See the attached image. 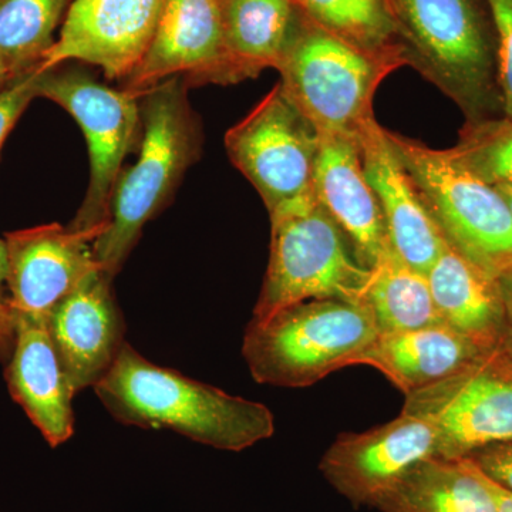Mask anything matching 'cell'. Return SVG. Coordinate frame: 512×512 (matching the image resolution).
<instances>
[{"mask_svg": "<svg viewBox=\"0 0 512 512\" xmlns=\"http://www.w3.org/2000/svg\"><path fill=\"white\" fill-rule=\"evenodd\" d=\"M94 392L121 424L171 430L217 450L242 451L275 433L265 404L158 366L127 342Z\"/></svg>", "mask_w": 512, "mask_h": 512, "instance_id": "1", "label": "cell"}, {"mask_svg": "<svg viewBox=\"0 0 512 512\" xmlns=\"http://www.w3.org/2000/svg\"><path fill=\"white\" fill-rule=\"evenodd\" d=\"M183 77H171L141 93L143 136L136 163L121 171L109 227L94 242L101 272L114 279L136 247L147 222L171 202L185 173L201 157L204 133Z\"/></svg>", "mask_w": 512, "mask_h": 512, "instance_id": "2", "label": "cell"}, {"mask_svg": "<svg viewBox=\"0 0 512 512\" xmlns=\"http://www.w3.org/2000/svg\"><path fill=\"white\" fill-rule=\"evenodd\" d=\"M396 15L407 66L446 94L467 123L504 116L488 0H396Z\"/></svg>", "mask_w": 512, "mask_h": 512, "instance_id": "3", "label": "cell"}, {"mask_svg": "<svg viewBox=\"0 0 512 512\" xmlns=\"http://www.w3.org/2000/svg\"><path fill=\"white\" fill-rule=\"evenodd\" d=\"M379 335L363 299H311L251 319L242 356L256 382L299 389L356 366Z\"/></svg>", "mask_w": 512, "mask_h": 512, "instance_id": "4", "label": "cell"}, {"mask_svg": "<svg viewBox=\"0 0 512 512\" xmlns=\"http://www.w3.org/2000/svg\"><path fill=\"white\" fill-rule=\"evenodd\" d=\"M400 67L333 36L299 10L276 70L281 74L282 92L320 137L359 140L366 124L376 119L377 89Z\"/></svg>", "mask_w": 512, "mask_h": 512, "instance_id": "5", "label": "cell"}, {"mask_svg": "<svg viewBox=\"0 0 512 512\" xmlns=\"http://www.w3.org/2000/svg\"><path fill=\"white\" fill-rule=\"evenodd\" d=\"M271 217V252L252 319L311 299L362 301L372 271L357 261L339 225L313 190Z\"/></svg>", "mask_w": 512, "mask_h": 512, "instance_id": "6", "label": "cell"}, {"mask_svg": "<svg viewBox=\"0 0 512 512\" xmlns=\"http://www.w3.org/2000/svg\"><path fill=\"white\" fill-rule=\"evenodd\" d=\"M387 137L447 244L495 279L510 272L512 214L497 188L454 148L436 150L389 130Z\"/></svg>", "mask_w": 512, "mask_h": 512, "instance_id": "7", "label": "cell"}, {"mask_svg": "<svg viewBox=\"0 0 512 512\" xmlns=\"http://www.w3.org/2000/svg\"><path fill=\"white\" fill-rule=\"evenodd\" d=\"M36 90L37 97L59 104L82 128L89 150V187L67 227L99 238L109 227L111 200L124 161L140 147L141 94L114 89L86 64L76 62L39 72Z\"/></svg>", "mask_w": 512, "mask_h": 512, "instance_id": "8", "label": "cell"}, {"mask_svg": "<svg viewBox=\"0 0 512 512\" xmlns=\"http://www.w3.org/2000/svg\"><path fill=\"white\" fill-rule=\"evenodd\" d=\"M320 136L279 83L225 134L231 163L254 185L266 210L313 190Z\"/></svg>", "mask_w": 512, "mask_h": 512, "instance_id": "9", "label": "cell"}, {"mask_svg": "<svg viewBox=\"0 0 512 512\" xmlns=\"http://www.w3.org/2000/svg\"><path fill=\"white\" fill-rule=\"evenodd\" d=\"M403 410L436 426L443 458L512 440V357L503 345L485 350L453 376L407 394Z\"/></svg>", "mask_w": 512, "mask_h": 512, "instance_id": "10", "label": "cell"}, {"mask_svg": "<svg viewBox=\"0 0 512 512\" xmlns=\"http://www.w3.org/2000/svg\"><path fill=\"white\" fill-rule=\"evenodd\" d=\"M165 0H74L39 72L76 62L123 83L156 35Z\"/></svg>", "mask_w": 512, "mask_h": 512, "instance_id": "11", "label": "cell"}, {"mask_svg": "<svg viewBox=\"0 0 512 512\" xmlns=\"http://www.w3.org/2000/svg\"><path fill=\"white\" fill-rule=\"evenodd\" d=\"M433 457H440L436 426L426 417L402 410L382 426L340 434L320 468L353 503L376 505L412 468Z\"/></svg>", "mask_w": 512, "mask_h": 512, "instance_id": "12", "label": "cell"}, {"mask_svg": "<svg viewBox=\"0 0 512 512\" xmlns=\"http://www.w3.org/2000/svg\"><path fill=\"white\" fill-rule=\"evenodd\" d=\"M96 239L97 235L60 224L8 232L6 285L12 318L47 322L64 298L87 276L99 271L94 255Z\"/></svg>", "mask_w": 512, "mask_h": 512, "instance_id": "13", "label": "cell"}, {"mask_svg": "<svg viewBox=\"0 0 512 512\" xmlns=\"http://www.w3.org/2000/svg\"><path fill=\"white\" fill-rule=\"evenodd\" d=\"M171 77L231 84L218 0H165L153 42L121 89L141 94Z\"/></svg>", "mask_w": 512, "mask_h": 512, "instance_id": "14", "label": "cell"}, {"mask_svg": "<svg viewBox=\"0 0 512 512\" xmlns=\"http://www.w3.org/2000/svg\"><path fill=\"white\" fill-rule=\"evenodd\" d=\"M103 272L87 276L47 319L50 335L76 393L107 375L123 349L126 323Z\"/></svg>", "mask_w": 512, "mask_h": 512, "instance_id": "15", "label": "cell"}, {"mask_svg": "<svg viewBox=\"0 0 512 512\" xmlns=\"http://www.w3.org/2000/svg\"><path fill=\"white\" fill-rule=\"evenodd\" d=\"M367 183L379 201L390 244L406 264L427 275L446 247L416 184L397 156L387 130L370 120L359 137Z\"/></svg>", "mask_w": 512, "mask_h": 512, "instance_id": "16", "label": "cell"}, {"mask_svg": "<svg viewBox=\"0 0 512 512\" xmlns=\"http://www.w3.org/2000/svg\"><path fill=\"white\" fill-rule=\"evenodd\" d=\"M15 342L6 363V382L13 400L25 410L50 447L74 433L72 382L45 320L13 318Z\"/></svg>", "mask_w": 512, "mask_h": 512, "instance_id": "17", "label": "cell"}, {"mask_svg": "<svg viewBox=\"0 0 512 512\" xmlns=\"http://www.w3.org/2000/svg\"><path fill=\"white\" fill-rule=\"evenodd\" d=\"M313 194L348 238L357 261L372 271L390 239L379 201L367 183L359 140L320 137Z\"/></svg>", "mask_w": 512, "mask_h": 512, "instance_id": "18", "label": "cell"}, {"mask_svg": "<svg viewBox=\"0 0 512 512\" xmlns=\"http://www.w3.org/2000/svg\"><path fill=\"white\" fill-rule=\"evenodd\" d=\"M484 352L466 336L437 323L382 333L356 365L375 367L407 396L453 376Z\"/></svg>", "mask_w": 512, "mask_h": 512, "instance_id": "19", "label": "cell"}, {"mask_svg": "<svg viewBox=\"0 0 512 512\" xmlns=\"http://www.w3.org/2000/svg\"><path fill=\"white\" fill-rule=\"evenodd\" d=\"M427 279L439 318L481 349L503 343L505 308L498 279L446 244Z\"/></svg>", "mask_w": 512, "mask_h": 512, "instance_id": "20", "label": "cell"}, {"mask_svg": "<svg viewBox=\"0 0 512 512\" xmlns=\"http://www.w3.org/2000/svg\"><path fill=\"white\" fill-rule=\"evenodd\" d=\"M231 84L276 69L295 29L292 0H218Z\"/></svg>", "mask_w": 512, "mask_h": 512, "instance_id": "21", "label": "cell"}, {"mask_svg": "<svg viewBox=\"0 0 512 512\" xmlns=\"http://www.w3.org/2000/svg\"><path fill=\"white\" fill-rule=\"evenodd\" d=\"M383 512H497L490 480L470 458L417 464L376 503Z\"/></svg>", "mask_w": 512, "mask_h": 512, "instance_id": "22", "label": "cell"}, {"mask_svg": "<svg viewBox=\"0 0 512 512\" xmlns=\"http://www.w3.org/2000/svg\"><path fill=\"white\" fill-rule=\"evenodd\" d=\"M363 301L372 311L380 335L443 323L427 275L406 264L392 244L372 269Z\"/></svg>", "mask_w": 512, "mask_h": 512, "instance_id": "23", "label": "cell"}, {"mask_svg": "<svg viewBox=\"0 0 512 512\" xmlns=\"http://www.w3.org/2000/svg\"><path fill=\"white\" fill-rule=\"evenodd\" d=\"M313 23L369 55L407 66L392 0H292Z\"/></svg>", "mask_w": 512, "mask_h": 512, "instance_id": "24", "label": "cell"}, {"mask_svg": "<svg viewBox=\"0 0 512 512\" xmlns=\"http://www.w3.org/2000/svg\"><path fill=\"white\" fill-rule=\"evenodd\" d=\"M74 0H0V56L10 77L39 70Z\"/></svg>", "mask_w": 512, "mask_h": 512, "instance_id": "25", "label": "cell"}, {"mask_svg": "<svg viewBox=\"0 0 512 512\" xmlns=\"http://www.w3.org/2000/svg\"><path fill=\"white\" fill-rule=\"evenodd\" d=\"M453 148L487 183L512 185V119L466 121Z\"/></svg>", "mask_w": 512, "mask_h": 512, "instance_id": "26", "label": "cell"}, {"mask_svg": "<svg viewBox=\"0 0 512 512\" xmlns=\"http://www.w3.org/2000/svg\"><path fill=\"white\" fill-rule=\"evenodd\" d=\"M493 12L498 47V77L504 116L512 119V0H488Z\"/></svg>", "mask_w": 512, "mask_h": 512, "instance_id": "27", "label": "cell"}, {"mask_svg": "<svg viewBox=\"0 0 512 512\" xmlns=\"http://www.w3.org/2000/svg\"><path fill=\"white\" fill-rule=\"evenodd\" d=\"M37 76L39 70H33L0 83V148L23 111L37 99Z\"/></svg>", "mask_w": 512, "mask_h": 512, "instance_id": "28", "label": "cell"}, {"mask_svg": "<svg viewBox=\"0 0 512 512\" xmlns=\"http://www.w3.org/2000/svg\"><path fill=\"white\" fill-rule=\"evenodd\" d=\"M467 458L476 464L485 477L512 493V440L478 448Z\"/></svg>", "mask_w": 512, "mask_h": 512, "instance_id": "29", "label": "cell"}, {"mask_svg": "<svg viewBox=\"0 0 512 512\" xmlns=\"http://www.w3.org/2000/svg\"><path fill=\"white\" fill-rule=\"evenodd\" d=\"M8 275V252L5 239H0V363H8L15 342V326L9 311L8 298L3 295V285Z\"/></svg>", "mask_w": 512, "mask_h": 512, "instance_id": "30", "label": "cell"}, {"mask_svg": "<svg viewBox=\"0 0 512 512\" xmlns=\"http://www.w3.org/2000/svg\"><path fill=\"white\" fill-rule=\"evenodd\" d=\"M501 293H503L505 308V326L503 336V348L512 357V269L498 279Z\"/></svg>", "mask_w": 512, "mask_h": 512, "instance_id": "31", "label": "cell"}, {"mask_svg": "<svg viewBox=\"0 0 512 512\" xmlns=\"http://www.w3.org/2000/svg\"><path fill=\"white\" fill-rule=\"evenodd\" d=\"M490 483L494 491L495 503H497V512H512V493L495 484L494 481L490 480Z\"/></svg>", "mask_w": 512, "mask_h": 512, "instance_id": "32", "label": "cell"}, {"mask_svg": "<svg viewBox=\"0 0 512 512\" xmlns=\"http://www.w3.org/2000/svg\"><path fill=\"white\" fill-rule=\"evenodd\" d=\"M498 192L503 195L505 202H507L508 208H510L512 214V185L497 184L494 185Z\"/></svg>", "mask_w": 512, "mask_h": 512, "instance_id": "33", "label": "cell"}, {"mask_svg": "<svg viewBox=\"0 0 512 512\" xmlns=\"http://www.w3.org/2000/svg\"><path fill=\"white\" fill-rule=\"evenodd\" d=\"M9 79H12V77L9 76L5 63H3L2 56H0V83L6 82V80Z\"/></svg>", "mask_w": 512, "mask_h": 512, "instance_id": "34", "label": "cell"}, {"mask_svg": "<svg viewBox=\"0 0 512 512\" xmlns=\"http://www.w3.org/2000/svg\"><path fill=\"white\" fill-rule=\"evenodd\" d=\"M393 2V5H394V9H396V0H392Z\"/></svg>", "mask_w": 512, "mask_h": 512, "instance_id": "35", "label": "cell"}]
</instances>
